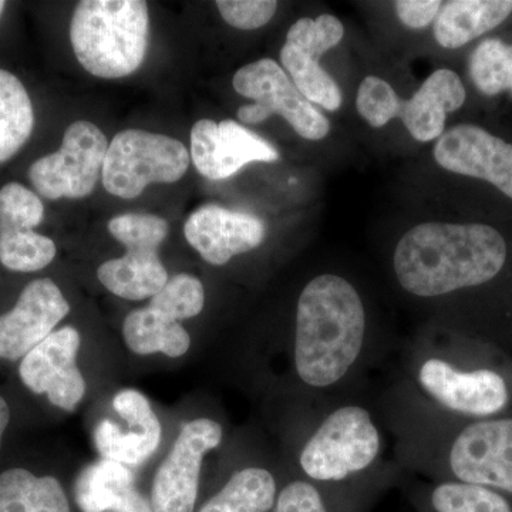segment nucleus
Returning <instances> with one entry per match:
<instances>
[{
  "instance_id": "22",
  "label": "nucleus",
  "mask_w": 512,
  "mask_h": 512,
  "mask_svg": "<svg viewBox=\"0 0 512 512\" xmlns=\"http://www.w3.org/2000/svg\"><path fill=\"white\" fill-rule=\"evenodd\" d=\"M74 498L83 512H153L151 501L134 485L130 468L104 458L79 474Z\"/></svg>"
},
{
  "instance_id": "23",
  "label": "nucleus",
  "mask_w": 512,
  "mask_h": 512,
  "mask_svg": "<svg viewBox=\"0 0 512 512\" xmlns=\"http://www.w3.org/2000/svg\"><path fill=\"white\" fill-rule=\"evenodd\" d=\"M512 13V0H453L440 9L434 36L440 46L458 49L500 26Z\"/></svg>"
},
{
  "instance_id": "5",
  "label": "nucleus",
  "mask_w": 512,
  "mask_h": 512,
  "mask_svg": "<svg viewBox=\"0 0 512 512\" xmlns=\"http://www.w3.org/2000/svg\"><path fill=\"white\" fill-rule=\"evenodd\" d=\"M109 232L126 252L99 266L100 284L126 301L153 298L170 279L158 255L170 232L168 221L154 214L127 212L111 218Z\"/></svg>"
},
{
  "instance_id": "12",
  "label": "nucleus",
  "mask_w": 512,
  "mask_h": 512,
  "mask_svg": "<svg viewBox=\"0 0 512 512\" xmlns=\"http://www.w3.org/2000/svg\"><path fill=\"white\" fill-rule=\"evenodd\" d=\"M345 28L338 18L320 15L293 23L281 50V63L299 92L312 104L336 111L342 106L338 83L320 66V56L338 46Z\"/></svg>"
},
{
  "instance_id": "9",
  "label": "nucleus",
  "mask_w": 512,
  "mask_h": 512,
  "mask_svg": "<svg viewBox=\"0 0 512 512\" xmlns=\"http://www.w3.org/2000/svg\"><path fill=\"white\" fill-rule=\"evenodd\" d=\"M232 86L241 96L254 100V104L238 110L242 123L259 124L278 114L305 140L319 141L328 136L329 120L305 99L284 67L275 60H256L241 67L235 73Z\"/></svg>"
},
{
  "instance_id": "17",
  "label": "nucleus",
  "mask_w": 512,
  "mask_h": 512,
  "mask_svg": "<svg viewBox=\"0 0 512 512\" xmlns=\"http://www.w3.org/2000/svg\"><path fill=\"white\" fill-rule=\"evenodd\" d=\"M191 157L198 173L212 181L227 180L251 163H275L274 146L234 120L197 121L191 130Z\"/></svg>"
},
{
  "instance_id": "3",
  "label": "nucleus",
  "mask_w": 512,
  "mask_h": 512,
  "mask_svg": "<svg viewBox=\"0 0 512 512\" xmlns=\"http://www.w3.org/2000/svg\"><path fill=\"white\" fill-rule=\"evenodd\" d=\"M148 36L150 16L143 0H83L70 22L77 62L99 79L137 72L146 59Z\"/></svg>"
},
{
  "instance_id": "7",
  "label": "nucleus",
  "mask_w": 512,
  "mask_h": 512,
  "mask_svg": "<svg viewBox=\"0 0 512 512\" xmlns=\"http://www.w3.org/2000/svg\"><path fill=\"white\" fill-rule=\"evenodd\" d=\"M204 306L200 279L174 275L147 306L128 313L123 323L124 342L138 356H184L191 348V336L181 322L200 315Z\"/></svg>"
},
{
  "instance_id": "28",
  "label": "nucleus",
  "mask_w": 512,
  "mask_h": 512,
  "mask_svg": "<svg viewBox=\"0 0 512 512\" xmlns=\"http://www.w3.org/2000/svg\"><path fill=\"white\" fill-rule=\"evenodd\" d=\"M431 505L436 512H512L503 495L460 481L437 485L431 494Z\"/></svg>"
},
{
  "instance_id": "26",
  "label": "nucleus",
  "mask_w": 512,
  "mask_h": 512,
  "mask_svg": "<svg viewBox=\"0 0 512 512\" xmlns=\"http://www.w3.org/2000/svg\"><path fill=\"white\" fill-rule=\"evenodd\" d=\"M276 481L265 468L237 471L198 512H269L274 508Z\"/></svg>"
},
{
  "instance_id": "18",
  "label": "nucleus",
  "mask_w": 512,
  "mask_h": 512,
  "mask_svg": "<svg viewBox=\"0 0 512 512\" xmlns=\"http://www.w3.org/2000/svg\"><path fill=\"white\" fill-rule=\"evenodd\" d=\"M444 170L488 181L512 198V144L473 124L444 131L434 147Z\"/></svg>"
},
{
  "instance_id": "30",
  "label": "nucleus",
  "mask_w": 512,
  "mask_h": 512,
  "mask_svg": "<svg viewBox=\"0 0 512 512\" xmlns=\"http://www.w3.org/2000/svg\"><path fill=\"white\" fill-rule=\"evenodd\" d=\"M272 512H329L322 495L311 483L298 480L286 485L276 497Z\"/></svg>"
},
{
  "instance_id": "6",
  "label": "nucleus",
  "mask_w": 512,
  "mask_h": 512,
  "mask_svg": "<svg viewBox=\"0 0 512 512\" xmlns=\"http://www.w3.org/2000/svg\"><path fill=\"white\" fill-rule=\"evenodd\" d=\"M191 154L181 141L146 130H124L109 143L101 181L123 200L140 197L150 184H173L190 167Z\"/></svg>"
},
{
  "instance_id": "21",
  "label": "nucleus",
  "mask_w": 512,
  "mask_h": 512,
  "mask_svg": "<svg viewBox=\"0 0 512 512\" xmlns=\"http://www.w3.org/2000/svg\"><path fill=\"white\" fill-rule=\"evenodd\" d=\"M419 383L447 409L470 416H491L508 402L507 384L493 370L461 372L444 360L429 359L420 367Z\"/></svg>"
},
{
  "instance_id": "15",
  "label": "nucleus",
  "mask_w": 512,
  "mask_h": 512,
  "mask_svg": "<svg viewBox=\"0 0 512 512\" xmlns=\"http://www.w3.org/2000/svg\"><path fill=\"white\" fill-rule=\"evenodd\" d=\"M69 313L70 303L55 281L37 278L29 282L13 308L0 315V360L20 362Z\"/></svg>"
},
{
  "instance_id": "32",
  "label": "nucleus",
  "mask_w": 512,
  "mask_h": 512,
  "mask_svg": "<svg viewBox=\"0 0 512 512\" xmlns=\"http://www.w3.org/2000/svg\"><path fill=\"white\" fill-rule=\"evenodd\" d=\"M10 420H12V413H10L8 400L0 394V451H2L3 439L8 431Z\"/></svg>"
},
{
  "instance_id": "25",
  "label": "nucleus",
  "mask_w": 512,
  "mask_h": 512,
  "mask_svg": "<svg viewBox=\"0 0 512 512\" xmlns=\"http://www.w3.org/2000/svg\"><path fill=\"white\" fill-rule=\"evenodd\" d=\"M35 109L25 84L0 69V165L16 156L35 130Z\"/></svg>"
},
{
  "instance_id": "8",
  "label": "nucleus",
  "mask_w": 512,
  "mask_h": 512,
  "mask_svg": "<svg viewBox=\"0 0 512 512\" xmlns=\"http://www.w3.org/2000/svg\"><path fill=\"white\" fill-rule=\"evenodd\" d=\"M379 430L363 407H340L303 447V473L315 481H342L372 466L379 456Z\"/></svg>"
},
{
  "instance_id": "16",
  "label": "nucleus",
  "mask_w": 512,
  "mask_h": 512,
  "mask_svg": "<svg viewBox=\"0 0 512 512\" xmlns=\"http://www.w3.org/2000/svg\"><path fill=\"white\" fill-rule=\"evenodd\" d=\"M450 467L460 483L512 494V419L466 427L451 447Z\"/></svg>"
},
{
  "instance_id": "31",
  "label": "nucleus",
  "mask_w": 512,
  "mask_h": 512,
  "mask_svg": "<svg viewBox=\"0 0 512 512\" xmlns=\"http://www.w3.org/2000/svg\"><path fill=\"white\" fill-rule=\"evenodd\" d=\"M443 3L440 0H399L394 2L400 22L410 29H424L437 19Z\"/></svg>"
},
{
  "instance_id": "20",
  "label": "nucleus",
  "mask_w": 512,
  "mask_h": 512,
  "mask_svg": "<svg viewBox=\"0 0 512 512\" xmlns=\"http://www.w3.org/2000/svg\"><path fill=\"white\" fill-rule=\"evenodd\" d=\"M184 235L205 262L222 266L234 256L261 247L266 229L264 221L256 215L205 204L185 221Z\"/></svg>"
},
{
  "instance_id": "29",
  "label": "nucleus",
  "mask_w": 512,
  "mask_h": 512,
  "mask_svg": "<svg viewBox=\"0 0 512 512\" xmlns=\"http://www.w3.org/2000/svg\"><path fill=\"white\" fill-rule=\"evenodd\" d=\"M215 6L222 19L232 28L255 30L271 22L278 9V2L275 0H218Z\"/></svg>"
},
{
  "instance_id": "24",
  "label": "nucleus",
  "mask_w": 512,
  "mask_h": 512,
  "mask_svg": "<svg viewBox=\"0 0 512 512\" xmlns=\"http://www.w3.org/2000/svg\"><path fill=\"white\" fill-rule=\"evenodd\" d=\"M0 512H70L63 485L22 467L0 473Z\"/></svg>"
},
{
  "instance_id": "13",
  "label": "nucleus",
  "mask_w": 512,
  "mask_h": 512,
  "mask_svg": "<svg viewBox=\"0 0 512 512\" xmlns=\"http://www.w3.org/2000/svg\"><path fill=\"white\" fill-rule=\"evenodd\" d=\"M43 220L45 205L35 191L19 183L0 188V264L3 268L18 274H33L55 261V241L35 231Z\"/></svg>"
},
{
  "instance_id": "4",
  "label": "nucleus",
  "mask_w": 512,
  "mask_h": 512,
  "mask_svg": "<svg viewBox=\"0 0 512 512\" xmlns=\"http://www.w3.org/2000/svg\"><path fill=\"white\" fill-rule=\"evenodd\" d=\"M466 87L453 70L441 69L427 77L410 100H400L389 83L367 76L360 83L356 107L360 116L375 128L402 119L410 136L429 143L443 136L448 113L463 107Z\"/></svg>"
},
{
  "instance_id": "33",
  "label": "nucleus",
  "mask_w": 512,
  "mask_h": 512,
  "mask_svg": "<svg viewBox=\"0 0 512 512\" xmlns=\"http://www.w3.org/2000/svg\"><path fill=\"white\" fill-rule=\"evenodd\" d=\"M6 9V2H3V0H0V16L3 15V12H5Z\"/></svg>"
},
{
  "instance_id": "2",
  "label": "nucleus",
  "mask_w": 512,
  "mask_h": 512,
  "mask_svg": "<svg viewBox=\"0 0 512 512\" xmlns=\"http://www.w3.org/2000/svg\"><path fill=\"white\" fill-rule=\"evenodd\" d=\"M366 313L355 286L338 275L313 278L296 308L295 360L299 379L323 389L346 376L362 353Z\"/></svg>"
},
{
  "instance_id": "10",
  "label": "nucleus",
  "mask_w": 512,
  "mask_h": 512,
  "mask_svg": "<svg viewBox=\"0 0 512 512\" xmlns=\"http://www.w3.org/2000/svg\"><path fill=\"white\" fill-rule=\"evenodd\" d=\"M109 140L92 121L77 120L64 131L56 153L30 165L28 177L36 194L46 200L89 197L103 173Z\"/></svg>"
},
{
  "instance_id": "11",
  "label": "nucleus",
  "mask_w": 512,
  "mask_h": 512,
  "mask_svg": "<svg viewBox=\"0 0 512 512\" xmlns=\"http://www.w3.org/2000/svg\"><path fill=\"white\" fill-rule=\"evenodd\" d=\"M222 436L221 424L207 417L184 424L154 477L153 512H194L204 457L220 446Z\"/></svg>"
},
{
  "instance_id": "1",
  "label": "nucleus",
  "mask_w": 512,
  "mask_h": 512,
  "mask_svg": "<svg viewBox=\"0 0 512 512\" xmlns=\"http://www.w3.org/2000/svg\"><path fill=\"white\" fill-rule=\"evenodd\" d=\"M505 261V239L490 225L424 222L400 239L393 265L403 289L434 298L491 281Z\"/></svg>"
},
{
  "instance_id": "14",
  "label": "nucleus",
  "mask_w": 512,
  "mask_h": 512,
  "mask_svg": "<svg viewBox=\"0 0 512 512\" xmlns=\"http://www.w3.org/2000/svg\"><path fill=\"white\" fill-rule=\"evenodd\" d=\"M82 336L73 326L56 329L19 362L23 386L63 412L73 413L86 394V380L77 366Z\"/></svg>"
},
{
  "instance_id": "19",
  "label": "nucleus",
  "mask_w": 512,
  "mask_h": 512,
  "mask_svg": "<svg viewBox=\"0 0 512 512\" xmlns=\"http://www.w3.org/2000/svg\"><path fill=\"white\" fill-rule=\"evenodd\" d=\"M113 409L126 421V430L110 419L101 420L94 429V446L104 460L127 467L141 466L160 446L163 434L160 420L147 397L134 389L117 393Z\"/></svg>"
},
{
  "instance_id": "27",
  "label": "nucleus",
  "mask_w": 512,
  "mask_h": 512,
  "mask_svg": "<svg viewBox=\"0 0 512 512\" xmlns=\"http://www.w3.org/2000/svg\"><path fill=\"white\" fill-rule=\"evenodd\" d=\"M470 76L485 96L512 93V45L500 39L483 40L470 57Z\"/></svg>"
}]
</instances>
